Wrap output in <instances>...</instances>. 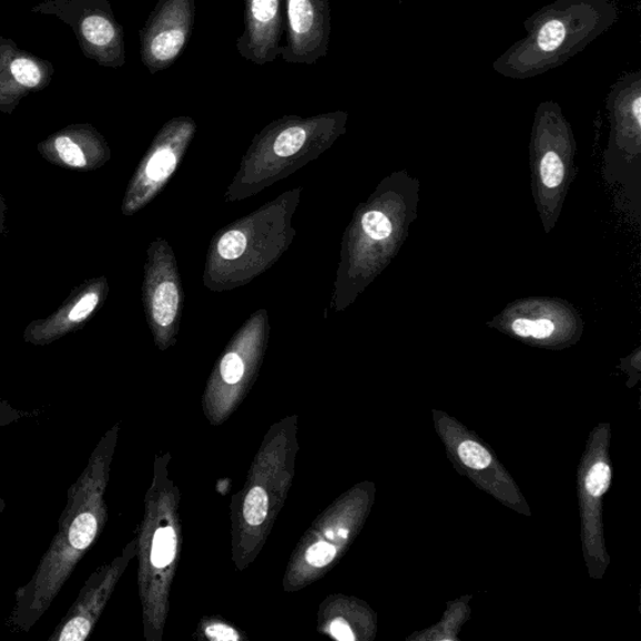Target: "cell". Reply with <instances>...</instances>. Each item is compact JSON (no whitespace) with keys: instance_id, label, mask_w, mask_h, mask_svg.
I'll list each match as a JSON object with an SVG mask.
<instances>
[{"instance_id":"cell-17","label":"cell","mask_w":641,"mask_h":641,"mask_svg":"<svg viewBox=\"0 0 641 641\" xmlns=\"http://www.w3.org/2000/svg\"><path fill=\"white\" fill-rule=\"evenodd\" d=\"M540 174L543 184L547 187H558L564 179V164H562L559 155L553 152L546 154L541 161Z\"/></svg>"},{"instance_id":"cell-22","label":"cell","mask_w":641,"mask_h":641,"mask_svg":"<svg viewBox=\"0 0 641 641\" xmlns=\"http://www.w3.org/2000/svg\"><path fill=\"white\" fill-rule=\"evenodd\" d=\"M244 362L236 354H228L222 359L221 375L227 384H237L244 376Z\"/></svg>"},{"instance_id":"cell-2","label":"cell","mask_w":641,"mask_h":641,"mask_svg":"<svg viewBox=\"0 0 641 641\" xmlns=\"http://www.w3.org/2000/svg\"><path fill=\"white\" fill-rule=\"evenodd\" d=\"M31 12L57 17L70 26L84 57L96 64L113 70L125 64L124 29L111 0H44Z\"/></svg>"},{"instance_id":"cell-29","label":"cell","mask_w":641,"mask_h":641,"mask_svg":"<svg viewBox=\"0 0 641 641\" xmlns=\"http://www.w3.org/2000/svg\"><path fill=\"white\" fill-rule=\"evenodd\" d=\"M633 113H634V116H635L638 124H640V122H641V99H640V96H638V99H635V101L633 103Z\"/></svg>"},{"instance_id":"cell-8","label":"cell","mask_w":641,"mask_h":641,"mask_svg":"<svg viewBox=\"0 0 641 641\" xmlns=\"http://www.w3.org/2000/svg\"><path fill=\"white\" fill-rule=\"evenodd\" d=\"M48 162L67 170L91 171L109 160L110 151L102 134L91 124H71L38 144Z\"/></svg>"},{"instance_id":"cell-10","label":"cell","mask_w":641,"mask_h":641,"mask_svg":"<svg viewBox=\"0 0 641 641\" xmlns=\"http://www.w3.org/2000/svg\"><path fill=\"white\" fill-rule=\"evenodd\" d=\"M196 130L191 119H179L170 122L161 132L159 143L145 163L144 171L140 174L138 183L131 192L129 201L135 194H149L157 190L164 181L176 170L179 149L186 144Z\"/></svg>"},{"instance_id":"cell-21","label":"cell","mask_w":641,"mask_h":641,"mask_svg":"<svg viewBox=\"0 0 641 641\" xmlns=\"http://www.w3.org/2000/svg\"><path fill=\"white\" fill-rule=\"evenodd\" d=\"M336 557V548L326 541H319L311 547L306 553V560L309 566L324 568L329 564Z\"/></svg>"},{"instance_id":"cell-9","label":"cell","mask_w":641,"mask_h":641,"mask_svg":"<svg viewBox=\"0 0 641 641\" xmlns=\"http://www.w3.org/2000/svg\"><path fill=\"white\" fill-rule=\"evenodd\" d=\"M116 578V567L102 568L84 582L73 606L48 640L85 641L99 621Z\"/></svg>"},{"instance_id":"cell-26","label":"cell","mask_w":641,"mask_h":641,"mask_svg":"<svg viewBox=\"0 0 641 641\" xmlns=\"http://www.w3.org/2000/svg\"><path fill=\"white\" fill-rule=\"evenodd\" d=\"M553 328H556V326H553V324L549 319L533 320L532 337L547 338L551 336V334L553 333Z\"/></svg>"},{"instance_id":"cell-25","label":"cell","mask_w":641,"mask_h":641,"mask_svg":"<svg viewBox=\"0 0 641 641\" xmlns=\"http://www.w3.org/2000/svg\"><path fill=\"white\" fill-rule=\"evenodd\" d=\"M329 630H332V634L337 640L342 641L355 640V635L353 634L352 628L348 627V624L344 619H336L335 621H333L332 628H329Z\"/></svg>"},{"instance_id":"cell-18","label":"cell","mask_w":641,"mask_h":641,"mask_svg":"<svg viewBox=\"0 0 641 641\" xmlns=\"http://www.w3.org/2000/svg\"><path fill=\"white\" fill-rule=\"evenodd\" d=\"M363 227L368 236L374 240H385L391 235V222L381 212H367L363 218Z\"/></svg>"},{"instance_id":"cell-20","label":"cell","mask_w":641,"mask_h":641,"mask_svg":"<svg viewBox=\"0 0 641 641\" xmlns=\"http://www.w3.org/2000/svg\"><path fill=\"white\" fill-rule=\"evenodd\" d=\"M566 38V27L559 21H550L541 28L538 42L542 51H557Z\"/></svg>"},{"instance_id":"cell-6","label":"cell","mask_w":641,"mask_h":641,"mask_svg":"<svg viewBox=\"0 0 641 641\" xmlns=\"http://www.w3.org/2000/svg\"><path fill=\"white\" fill-rule=\"evenodd\" d=\"M106 281L95 278L77 286L64 303L44 319H35L24 332V342L47 346L82 329L103 303Z\"/></svg>"},{"instance_id":"cell-16","label":"cell","mask_w":641,"mask_h":641,"mask_svg":"<svg viewBox=\"0 0 641 641\" xmlns=\"http://www.w3.org/2000/svg\"><path fill=\"white\" fill-rule=\"evenodd\" d=\"M611 481V470L604 462L592 466L586 480L587 491L591 497L600 498L608 491Z\"/></svg>"},{"instance_id":"cell-28","label":"cell","mask_w":641,"mask_h":641,"mask_svg":"<svg viewBox=\"0 0 641 641\" xmlns=\"http://www.w3.org/2000/svg\"><path fill=\"white\" fill-rule=\"evenodd\" d=\"M6 203L2 197V193H0V236H2L4 230V221H6Z\"/></svg>"},{"instance_id":"cell-15","label":"cell","mask_w":641,"mask_h":641,"mask_svg":"<svg viewBox=\"0 0 641 641\" xmlns=\"http://www.w3.org/2000/svg\"><path fill=\"white\" fill-rule=\"evenodd\" d=\"M461 461L474 470L487 469L491 464L490 454L481 445L474 441H465L459 446Z\"/></svg>"},{"instance_id":"cell-27","label":"cell","mask_w":641,"mask_h":641,"mask_svg":"<svg viewBox=\"0 0 641 641\" xmlns=\"http://www.w3.org/2000/svg\"><path fill=\"white\" fill-rule=\"evenodd\" d=\"M512 332L521 337L532 336L533 320L527 318H519L513 320Z\"/></svg>"},{"instance_id":"cell-13","label":"cell","mask_w":641,"mask_h":641,"mask_svg":"<svg viewBox=\"0 0 641 641\" xmlns=\"http://www.w3.org/2000/svg\"><path fill=\"white\" fill-rule=\"evenodd\" d=\"M177 539L172 528H163L154 533L151 561L155 568H166L176 556Z\"/></svg>"},{"instance_id":"cell-12","label":"cell","mask_w":641,"mask_h":641,"mask_svg":"<svg viewBox=\"0 0 641 641\" xmlns=\"http://www.w3.org/2000/svg\"><path fill=\"white\" fill-rule=\"evenodd\" d=\"M179 291L173 283H163L155 289L152 301L155 324L167 327L173 324L179 311Z\"/></svg>"},{"instance_id":"cell-14","label":"cell","mask_w":641,"mask_h":641,"mask_svg":"<svg viewBox=\"0 0 641 641\" xmlns=\"http://www.w3.org/2000/svg\"><path fill=\"white\" fill-rule=\"evenodd\" d=\"M268 511L267 494L262 488H255L247 495L244 505V517L252 527L261 526L266 520Z\"/></svg>"},{"instance_id":"cell-7","label":"cell","mask_w":641,"mask_h":641,"mask_svg":"<svg viewBox=\"0 0 641 641\" xmlns=\"http://www.w3.org/2000/svg\"><path fill=\"white\" fill-rule=\"evenodd\" d=\"M244 23L236 43L241 57L257 65L275 62L283 48V0H245Z\"/></svg>"},{"instance_id":"cell-1","label":"cell","mask_w":641,"mask_h":641,"mask_svg":"<svg viewBox=\"0 0 641 641\" xmlns=\"http://www.w3.org/2000/svg\"><path fill=\"white\" fill-rule=\"evenodd\" d=\"M111 435L103 437L89 464L67 491L50 548L24 586L14 592V607L7 619L13 633H29L61 594L77 566L99 539L105 521L103 495L109 481Z\"/></svg>"},{"instance_id":"cell-11","label":"cell","mask_w":641,"mask_h":641,"mask_svg":"<svg viewBox=\"0 0 641 641\" xmlns=\"http://www.w3.org/2000/svg\"><path fill=\"white\" fill-rule=\"evenodd\" d=\"M319 121H294L285 123L274 142V151L278 157H289L304 147L308 140L309 130Z\"/></svg>"},{"instance_id":"cell-24","label":"cell","mask_w":641,"mask_h":641,"mask_svg":"<svg viewBox=\"0 0 641 641\" xmlns=\"http://www.w3.org/2000/svg\"><path fill=\"white\" fill-rule=\"evenodd\" d=\"M206 633L213 640H238V635L235 630L222 624L208 627Z\"/></svg>"},{"instance_id":"cell-5","label":"cell","mask_w":641,"mask_h":641,"mask_svg":"<svg viewBox=\"0 0 641 641\" xmlns=\"http://www.w3.org/2000/svg\"><path fill=\"white\" fill-rule=\"evenodd\" d=\"M53 75L51 62L0 35V113L12 114L27 95L45 90Z\"/></svg>"},{"instance_id":"cell-4","label":"cell","mask_w":641,"mask_h":641,"mask_svg":"<svg viewBox=\"0 0 641 641\" xmlns=\"http://www.w3.org/2000/svg\"><path fill=\"white\" fill-rule=\"evenodd\" d=\"M286 31L283 61L311 65L325 58L332 37L329 0H286Z\"/></svg>"},{"instance_id":"cell-3","label":"cell","mask_w":641,"mask_h":641,"mask_svg":"<svg viewBox=\"0 0 641 641\" xmlns=\"http://www.w3.org/2000/svg\"><path fill=\"white\" fill-rule=\"evenodd\" d=\"M196 0H159L140 32L141 60L151 74L169 70L190 42Z\"/></svg>"},{"instance_id":"cell-19","label":"cell","mask_w":641,"mask_h":641,"mask_svg":"<svg viewBox=\"0 0 641 641\" xmlns=\"http://www.w3.org/2000/svg\"><path fill=\"white\" fill-rule=\"evenodd\" d=\"M247 241L244 233L230 231L218 242L220 255L225 260H236L246 250Z\"/></svg>"},{"instance_id":"cell-23","label":"cell","mask_w":641,"mask_h":641,"mask_svg":"<svg viewBox=\"0 0 641 641\" xmlns=\"http://www.w3.org/2000/svg\"><path fill=\"white\" fill-rule=\"evenodd\" d=\"M35 415H38L37 411L19 410L17 407L12 406L11 403L0 398V433H2L4 427L29 419V417Z\"/></svg>"},{"instance_id":"cell-30","label":"cell","mask_w":641,"mask_h":641,"mask_svg":"<svg viewBox=\"0 0 641 641\" xmlns=\"http://www.w3.org/2000/svg\"><path fill=\"white\" fill-rule=\"evenodd\" d=\"M7 509V501L4 499H0V513H3Z\"/></svg>"}]
</instances>
